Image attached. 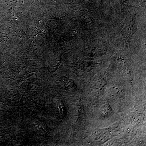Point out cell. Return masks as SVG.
<instances>
[{"mask_svg": "<svg viewBox=\"0 0 146 146\" xmlns=\"http://www.w3.org/2000/svg\"><path fill=\"white\" fill-rule=\"evenodd\" d=\"M63 84L66 89H70L74 87V83L72 80L68 78H65L63 80Z\"/></svg>", "mask_w": 146, "mask_h": 146, "instance_id": "cell-4", "label": "cell"}, {"mask_svg": "<svg viewBox=\"0 0 146 146\" xmlns=\"http://www.w3.org/2000/svg\"><path fill=\"white\" fill-rule=\"evenodd\" d=\"M106 82L105 80L100 78L94 82V89L95 94L100 96L104 92L106 87Z\"/></svg>", "mask_w": 146, "mask_h": 146, "instance_id": "cell-1", "label": "cell"}, {"mask_svg": "<svg viewBox=\"0 0 146 146\" xmlns=\"http://www.w3.org/2000/svg\"><path fill=\"white\" fill-rule=\"evenodd\" d=\"M112 110L109 105L104 104L100 108V113L102 116L107 117L112 113Z\"/></svg>", "mask_w": 146, "mask_h": 146, "instance_id": "cell-3", "label": "cell"}, {"mask_svg": "<svg viewBox=\"0 0 146 146\" xmlns=\"http://www.w3.org/2000/svg\"><path fill=\"white\" fill-rule=\"evenodd\" d=\"M124 88L120 85H114L111 87V94L117 98L121 97L124 94Z\"/></svg>", "mask_w": 146, "mask_h": 146, "instance_id": "cell-2", "label": "cell"}, {"mask_svg": "<svg viewBox=\"0 0 146 146\" xmlns=\"http://www.w3.org/2000/svg\"><path fill=\"white\" fill-rule=\"evenodd\" d=\"M34 126L36 130L38 131H44V128L42 127V125L40 124L39 123L36 122L34 124Z\"/></svg>", "mask_w": 146, "mask_h": 146, "instance_id": "cell-5", "label": "cell"}]
</instances>
